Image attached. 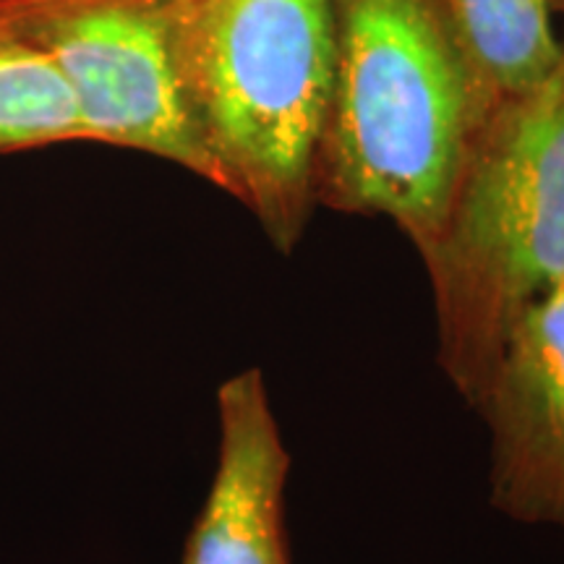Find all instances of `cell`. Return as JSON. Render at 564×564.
Listing matches in <instances>:
<instances>
[{
	"label": "cell",
	"mask_w": 564,
	"mask_h": 564,
	"mask_svg": "<svg viewBox=\"0 0 564 564\" xmlns=\"http://www.w3.org/2000/svg\"><path fill=\"white\" fill-rule=\"evenodd\" d=\"M335 74L316 202L434 243L494 95L444 0H329Z\"/></svg>",
	"instance_id": "cell-1"
},
{
	"label": "cell",
	"mask_w": 564,
	"mask_h": 564,
	"mask_svg": "<svg viewBox=\"0 0 564 564\" xmlns=\"http://www.w3.org/2000/svg\"><path fill=\"white\" fill-rule=\"evenodd\" d=\"M204 144L270 241L291 251L316 202L335 74L329 0H160Z\"/></svg>",
	"instance_id": "cell-2"
},
{
	"label": "cell",
	"mask_w": 564,
	"mask_h": 564,
	"mask_svg": "<svg viewBox=\"0 0 564 564\" xmlns=\"http://www.w3.org/2000/svg\"><path fill=\"white\" fill-rule=\"evenodd\" d=\"M421 259L440 366L476 405L520 316L564 285V63L494 102Z\"/></svg>",
	"instance_id": "cell-3"
},
{
	"label": "cell",
	"mask_w": 564,
	"mask_h": 564,
	"mask_svg": "<svg viewBox=\"0 0 564 564\" xmlns=\"http://www.w3.org/2000/svg\"><path fill=\"white\" fill-rule=\"evenodd\" d=\"M11 21L66 76L89 141L171 160L225 192L160 0H24Z\"/></svg>",
	"instance_id": "cell-4"
},
{
	"label": "cell",
	"mask_w": 564,
	"mask_h": 564,
	"mask_svg": "<svg viewBox=\"0 0 564 564\" xmlns=\"http://www.w3.org/2000/svg\"><path fill=\"white\" fill-rule=\"evenodd\" d=\"M476 408L491 432V507L564 528V285L507 337Z\"/></svg>",
	"instance_id": "cell-5"
},
{
	"label": "cell",
	"mask_w": 564,
	"mask_h": 564,
	"mask_svg": "<svg viewBox=\"0 0 564 564\" xmlns=\"http://www.w3.org/2000/svg\"><path fill=\"white\" fill-rule=\"evenodd\" d=\"M220 455L207 505L183 564H291L285 484L291 455L259 369H246L217 392Z\"/></svg>",
	"instance_id": "cell-6"
},
{
	"label": "cell",
	"mask_w": 564,
	"mask_h": 564,
	"mask_svg": "<svg viewBox=\"0 0 564 564\" xmlns=\"http://www.w3.org/2000/svg\"><path fill=\"white\" fill-rule=\"evenodd\" d=\"M470 61L494 95H520L564 63L549 0H444Z\"/></svg>",
	"instance_id": "cell-7"
},
{
	"label": "cell",
	"mask_w": 564,
	"mask_h": 564,
	"mask_svg": "<svg viewBox=\"0 0 564 564\" xmlns=\"http://www.w3.org/2000/svg\"><path fill=\"white\" fill-rule=\"evenodd\" d=\"M84 126L74 91L55 61L0 19V152L76 141Z\"/></svg>",
	"instance_id": "cell-8"
},
{
	"label": "cell",
	"mask_w": 564,
	"mask_h": 564,
	"mask_svg": "<svg viewBox=\"0 0 564 564\" xmlns=\"http://www.w3.org/2000/svg\"><path fill=\"white\" fill-rule=\"evenodd\" d=\"M21 3H24V0H0V19L11 17V13L17 11Z\"/></svg>",
	"instance_id": "cell-9"
},
{
	"label": "cell",
	"mask_w": 564,
	"mask_h": 564,
	"mask_svg": "<svg viewBox=\"0 0 564 564\" xmlns=\"http://www.w3.org/2000/svg\"><path fill=\"white\" fill-rule=\"evenodd\" d=\"M549 3H552V11H560L564 17V0H549Z\"/></svg>",
	"instance_id": "cell-10"
}]
</instances>
